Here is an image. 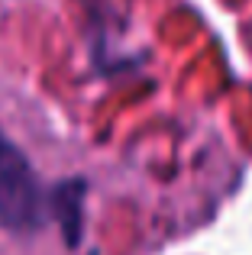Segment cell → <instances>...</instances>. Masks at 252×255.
<instances>
[{"label":"cell","instance_id":"1","mask_svg":"<svg viewBox=\"0 0 252 255\" xmlns=\"http://www.w3.org/2000/svg\"><path fill=\"white\" fill-rule=\"evenodd\" d=\"M49 220L45 191L26 152L0 129V226L6 233H39Z\"/></svg>","mask_w":252,"mask_h":255},{"label":"cell","instance_id":"2","mask_svg":"<svg viewBox=\"0 0 252 255\" xmlns=\"http://www.w3.org/2000/svg\"><path fill=\"white\" fill-rule=\"evenodd\" d=\"M84 194H88V181L84 178H68L58 181L49 194H45V207L49 217L62 226V239L75 249L81 243V223H84Z\"/></svg>","mask_w":252,"mask_h":255}]
</instances>
